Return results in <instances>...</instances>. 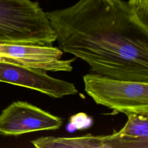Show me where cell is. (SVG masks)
<instances>
[{
    "instance_id": "cell-1",
    "label": "cell",
    "mask_w": 148,
    "mask_h": 148,
    "mask_svg": "<svg viewBox=\"0 0 148 148\" xmlns=\"http://www.w3.org/2000/svg\"><path fill=\"white\" fill-rule=\"evenodd\" d=\"M46 13L58 47L93 73L148 82V17L128 1L79 0Z\"/></svg>"
},
{
    "instance_id": "cell-2",
    "label": "cell",
    "mask_w": 148,
    "mask_h": 148,
    "mask_svg": "<svg viewBox=\"0 0 148 148\" xmlns=\"http://www.w3.org/2000/svg\"><path fill=\"white\" fill-rule=\"evenodd\" d=\"M56 34L46 13L30 0H0V43L53 46Z\"/></svg>"
},
{
    "instance_id": "cell-3",
    "label": "cell",
    "mask_w": 148,
    "mask_h": 148,
    "mask_svg": "<svg viewBox=\"0 0 148 148\" xmlns=\"http://www.w3.org/2000/svg\"><path fill=\"white\" fill-rule=\"evenodd\" d=\"M84 90L98 105L127 116L148 114V82L123 80L91 73L83 77Z\"/></svg>"
},
{
    "instance_id": "cell-4",
    "label": "cell",
    "mask_w": 148,
    "mask_h": 148,
    "mask_svg": "<svg viewBox=\"0 0 148 148\" xmlns=\"http://www.w3.org/2000/svg\"><path fill=\"white\" fill-rule=\"evenodd\" d=\"M62 125L60 117L25 101L12 103L0 114V135L4 136L54 131Z\"/></svg>"
},
{
    "instance_id": "cell-5",
    "label": "cell",
    "mask_w": 148,
    "mask_h": 148,
    "mask_svg": "<svg viewBox=\"0 0 148 148\" xmlns=\"http://www.w3.org/2000/svg\"><path fill=\"white\" fill-rule=\"evenodd\" d=\"M0 82L39 91L54 98L76 94L75 84L54 78L46 71L0 61Z\"/></svg>"
},
{
    "instance_id": "cell-6",
    "label": "cell",
    "mask_w": 148,
    "mask_h": 148,
    "mask_svg": "<svg viewBox=\"0 0 148 148\" xmlns=\"http://www.w3.org/2000/svg\"><path fill=\"white\" fill-rule=\"evenodd\" d=\"M124 126L118 132L120 147H148V114L131 113Z\"/></svg>"
},
{
    "instance_id": "cell-7",
    "label": "cell",
    "mask_w": 148,
    "mask_h": 148,
    "mask_svg": "<svg viewBox=\"0 0 148 148\" xmlns=\"http://www.w3.org/2000/svg\"><path fill=\"white\" fill-rule=\"evenodd\" d=\"M31 143L38 148L109 147L106 136H92L90 134L74 138L45 136L33 140Z\"/></svg>"
},
{
    "instance_id": "cell-8",
    "label": "cell",
    "mask_w": 148,
    "mask_h": 148,
    "mask_svg": "<svg viewBox=\"0 0 148 148\" xmlns=\"http://www.w3.org/2000/svg\"><path fill=\"white\" fill-rule=\"evenodd\" d=\"M91 123V119L86 114L80 113L71 117L69 125H72L74 130L75 129L82 130L90 127Z\"/></svg>"
},
{
    "instance_id": "cell-9",
    "label": "cell",
    "mask_w": 148,
    "mask_h": 148,
    "mask_svg": "<svg viewBox=\"0 0 148 148\" xmlns=\"http://www.w3.org/2000/svg\"><path fill=\"white\" fill-rule=\"evenodd\" d=\"M128 2L140 13L148 16V0H129Z\"/></svg>"
}]
</instances>
